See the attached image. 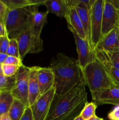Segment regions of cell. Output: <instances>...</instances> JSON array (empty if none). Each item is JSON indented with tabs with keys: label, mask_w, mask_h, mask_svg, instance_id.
<instances>
[{
	"label": "cell",
	"mask_w": 119,
	"mask_h": 120,
	"mask_svg": "<svg viewBox=\"0 0 119 120\" xmlns=\"http://www.w3.org/2000/svg\"><path fill=\"white\" fill-rule=\"evenodd\" d=\"M87 102L84 82L65 94H55L45 120H73L80 115Z\"/></svg>",
	"instance_id": "obj_1"
},
{
	"label": "cell",
	"mask_w": 119,
	"mask_h": 120,
	"mask_svg": "<svg viewBox=\"0 0 119 120\" xmlns=\"http://www.w3.org/2000/svg\"><path fill=\"white\" fill-rule=\"evenodd\" d=\"M49 68L54 74L56 94H65L84 82L78 60L65 54L57 53Z\"/></svg>",
	"instance_id": "obj_2"
},
{
	"label": "cell",
	"mask_w": 119,
	"mask_h": 120,
	"mask_svg": "<svg viewBox=\"0 0 119 120\" xmlns=\"http://www.w3.org/2000/svg\"><path fill=\"white\" fill-rule=\"evenodd\" d=\"M81 71L84 83L89 89L92 96L115 86L96 57L93 62L88 64Z\"/></svg>",
	"instance_id": "obj_3"
},
{
	"label": "cell",
	"mask_w": 119,
	"mask_h": 120,
	"mask_svg": "<svg viewBox=\"0 0 119 120\" xmlns=\"http://www.w3.org/2000/svg\"><path fill=\"white\" fill-rule=\"evenodd\" d=\"M37 6L19 9H8L5 21L6 32L9 39L18 36L30 28V18L33 12L38 10Z\"/></svg>",
	"instance_id": "obj_4"
},
{
	"label": "cell",
	"mask_w": 119,
	"mask_h": 120,
	"mask_svg": "<svg viewBox=\"0 0 119 120\" xmlns=\"http://www.w3.org/2000/svg\"><path fill=\"white\" fill-rule=\"evenodd\" d=\"M105 0H95L90 10L91 47L95 52L97 45L102 38V22Z\"/></svg>",
	"instance_id": "obj_5"
},
{
	"label": "cell",
	"mask_w": 119,
	"mask_h": 120,
	"mask_svg": "<svg viewBox=\"0 0 119 120\" xmlns=\"http://www.w3.org/2000/svg\"><path fill=\"white\" fill-rule=\"evenodd\" d=\"M16 39L18 44L20 59L22 60L28 53H37L43 49V40L40 36L32 35L30 28L18 36Z\"/></svg>",
	"instance_id": "obj_6"
},
{
	"label": "cell",
	"mask_w": 119,
	"mask_h": 120,
	"mask_svg": "<svg viewBox=\"0 0 119 120\" xmlns=\"http://www.w3.org/2000/svg\"><path fill=\"white\" fill-rule=\"evenodd\" d=\"M31 67H27L23 64L19 69L16 77V83L11 91L14 98L21 101L28 106L29 97V79Z\"/></svg>",
	"instance_id": "obj_7"
},
{
	"label": "cell",
	"mask_w": 119,
	"mask_h": 120,
	"mask_svg": "<svg viewBox=\"0 0 119 120\" xmlns=\"http://www.w3.org/2000/svg\"><path fill=\"white\" fill-rule=\"evenodd\" d=\"M56 94L55 87L39 98L29 107L31 109L34 120H45Z\"/></svg>",
	"instance_id": "obj_8"
},
{
	"label": "cell",
	"mask_w": 119,
	"mask_h": 120,
	"mask_svg": "<svg viewBox=\"0 0 119 120\" xmlns=\"http://www.w3.org/2000/svg\"><path fill=\"white\" fill-rule=\"evenodd\" d=\"M119 10L108 0H105L102 22V38L118 25Z\"/></svg>",
	"instance_id": "obj_9"
},
{
	"label": "cell",
	"mask_w": 119,
	"mask_h": 120,
	"mask_svg": "<svg viewBox=\"0 0 119 120\" xmlns=\"http://www.w3.org/2000/svg\"><path fill=\"white\" fill-rule=\"evenodd\" d=\"M75 41L78 53V62L81 70L95 60V52L93 51L87 41L83 39L75 33L72 32Z\"/></svg>",
	"instance_id": "obj_10"
},
{
	"label": "cell",
	"mask_w": 119,
	"mask_h": 120,
	"mask_svg": "<svg viewBox=\"0 0 119 120\" xmlns=\"http://www.w3.org/2000/svg\"><path fill=\"white\" fill-rule=\"evenodd\" d=\"M96 50L106 52H119V29L118 25L103 36L97 45Z\"/></svg>",
	"instance_id": "obj_11"
},
{
	"label": "cell",
	"mask_w": 119,
	"mask_h": 120,
	"mask_svg": "<svg viewBox=\"0 0 119 120\" xmlns=\"http://www.w3.org/2000/svg\"><path fill=\"white\" fill-rule=\"evenodd\" d=\"M93 102L97 105L103 104L119 105V88L113 86L92 96Z\"/></svg>",
	"instance_id": "obj_12"
},
{
	"label": "cell",
	"mask_w": 119,
	"mask_h": 120,
	"mask_svg": "<svg viewBox=\"0 0 119 120\" xmlns=\"http://www.w3.org/2000/svg\"><path fill=\"white\" fill-rule=\"evenodd\" d=\"M37 80L40 96L54 87V74L49 67L41 68L37 66Z\"/></svg>",
	"instance_id": "obj_13"
},
{
	"label": "cell",
	"mask_w": 119,
	"mask_h": 120,
	"mask_svg": "<svg viewBox=\"0 0 119 120\" xmlns=\"http://www.w3.org/2000/svg\"><path fill=\"white\" fill-rule=\"evenodd\" d=\"M65 18L67 22L68 28L71 32L75 33L82 39L87 41L82 23L75 8H68V11Z\"/></svg>",
	"instance_id": "obj_14"
},
{
	"label": "cell",
	"mask_w": 119,
	"mask_h": 120,
	"mask_svg": "<svg viewBox=\"0 0 119 120\" xmlns=\"http://www.w3.org/2000/svg\"><path fill=\"white\" fill-rule=\"evenodd\" d=\"M96 57L98 60L101 62L102 65L103 66L108 77L112 83H113L116 87L119 88V70L114 68L109 60L106 55L104 54L103 51L99 50H95Z\"/></svg>",
	"instance_id": "obj_15"
},
{
	"label": "cell",
	"mask_w": 119,
	"mask_h": 120,
	"mask_svg": "<svg viewBox=\"0 0 119 120\" xmlns=\"http://www.w3.org/2000/svg\"><path fill=\"white\" fill-rule=\"evenodd\" d=\"M40 96L37 80V66L31 67L29 79V97L28 107H30Z\"/></svg>",
	"instance_id": "obj_16"
},
{
	"label": "cell",
	"mask_w": 119,
	"mask_h": 120,
	"mask_svg": "<svg viewBox=\"0 0 119 120\" xmlns=\"http://www.w3.org/2000/svg\"><path fill=\"white\" fill-rule=\"evenodd\" d=\"M49 12H39L35 11L32 13L30 18V29L32 35L36 36H40L42 29L46 22Z\"/></svg>",
	"instance_id": "obj_17"
},
{
	"label": "cell",
	"mask_w": 119,
	"mask_h": 120,
	"mask_svg": "<svg viewBox=\"0 0 119 120\" xmlns=\"http://www.w3.org/2000/svg\"><path fill=\"white\" fill-rule=\"evenodd\" d=\"M44 5L49 13H52L60 18H65L68 8L65 0H46Z\"/></svg>",
	"instance_id": "obj_18"
},
{
	"label": "cell",
	"mask_w": 119,
	"mask_h": 120,
	"mask_svg": "<svg viewBox=\"0 0 119 120\" xmlns=\"http://www.w3.org/2000/svg\"><path fill=\"white\" fill-rule=\"evenodd\" d=\"M9 10L26 8L30 6L38 7L44 5L46 0H2Z\"/></svg>",
	"instance_id": "obj_19"
},
{
	"label": "cell",
	"mask_w": 119,
	"mask_h": 120,
	"mask_svg": "<svg viewBox=\"0 0 119 120\" xmlns=\"http://www.w3.org/2000/svg\"><path fill=\"white\" fill-rule=\"evenodd\" d=\"M24 103L18 99L14 98L11 107L8 114L13 120H20L23 116L27 107Z\"/></svg>",
	"instance_id": "obj_20"
},
{
	"label": "cell",
	"mask_w": 119,
	"mask_h": 120,
	"mask_svg": "<svg viewBox=\"0 0 119 120\" xmlns=\"http://www.w3.org/2000/svg\"><path fill=\"white\" fill-rule=\"evenodd\" d=\"M14 98L10 92H3L0 94V117L7 114L14 101Z\"/></svg>",
	"instance_id": "obj_21"
},
{
	"label": "cell",
	"mask_w": 119,
	"mask_h": 120,
	"mask_svg": "<svg viewBox=\"0 0 119 120\" xmlns=\"http://www.w3.org/2000/svg\"><path fill=\"white\" fill-rule=\"evenodd\" d=\"M17 74L11 77L0 75V93L11 92L15 86Z\"/></svg>",
	"instance_id": "obj_22"
},
{
	"label": "cell",
	"mask_w": 119,
	"mask_h": 120,
	"mask_svg": "<svg viewBox=\"0 0 119 120\" xmlns=\"http://www.w3.org/2000/svg\"><path fill=\"white\" fill-rule=\"evenodd\" d=\"M98 105L94 102H91V103L87 102L79 116L84 120H88L91 117L96 115L95 111Z\"/></svg>",
	"instance_id": "obj_23"
},
{
	"label": "cell",
	"mask_w": 119,
	"mask_h": 120,
	"mask_svg": "<svg viewBox=\"0 0 119 120\" xmlns=\"http://www.w3.org/2000/svg\"><path fill=\"white\" fill-rule=\"evenodd\" d=\"M7 54L8 56H15V57L20 58L18 44V42L16 39H10L9 46L7 49Z\"/></svg>",
	"instance_id": "obj_24"
},
{
	"label": "cell",
	"mask_w": 119,
	"mask_h": 120,
	"mask_svg": "<svg viewBox=\"0 0 119 120\" xmlns=\"http://www.w3.org/2000/svg\"><path fill=\"white\" fill-rule=\"evenodd\" d=\"M104 53L111 64L115 68L119 70V52H106L102 50Z\"/></svg>",
	"instance_id": "obj_25"
},
{
	"label": "cell",
	"mask_w": 119,
	"mask_h": 120,
	"mask_svg": "<svg viewBox=\"0 0 119 120\" xmlns=\"http://www.w3.org/2000/svg\"><path fill=\"white\" fill-rule=\"evenodd\" d=\"M21 67L15 65H10V64H2V69L3 75L8 77H11L16 75L19 69Z\"/></svg>",
	"instance_id": "obj_26"
},
{
	"label": "cell",
	"mask_w": 119,
	"mask_h": 120,
	"mask_svg": "<svg viewBox=\"0 0 119 120\" xmlns=\"http://www.w3.org/2000/svg\"><path fill=\"white\" fill-rule=\"evenodd\" d=\"M9 39L8 36H0V53H7V49L9 44Z\"/></svg>",
	"instance_id": "obj_27"
},
{
	"label": "cell",
	"mask_w": 119,
	"mask_h": 120,
	"mask_svg": "<svg viewBox=\"0 0 119 120\" xmlns=\"http://www.w3.org/2000/svg\"><path fill=\"white\" fill-rule=\"evenodd\" d=\"M4 64L15 65L19 67H21L23 65V62L21 59L12 56H8Z\"/></svg>",
	"instance_id": "obj_28"
},
{
	"label": "cell",
	"mask_w": 119,
	"mask_h": 120,
	"mask_svg": "<svg viewBox=\"0 0 119 120\" xmlns=\"http://www.w3.org/2000/svg\"><path fill=\"white\" fill-rule=\"evenodd\" d=\"M8 9L6 5L0 0V22L5 26V21L6 15Z\"/></svg>",
	"instance_id": "obj_29"
},
{
	"label": "cell",
	"mask_w": 119,
	"mask_h": 120,
	"mask_svg": "<svg viewBox=\"0 0 119 120\" xmlns=\"http://www.w3.org/2000/svg\"><path fill=\"white\" fill-rule=\"evenodd\" d=\"M107 117L110 120H119V105H115L114 109L108 114Z\"/></svg>",
	"instance_id": "obj_30"
},
{
	"label": "cell",
	"mask_w": 119,
	"mask_h": 120,
	"mask_svg": "<svg viewBox=\"0 0 119 120\" xmlns=\"http://www.w3.org/2000/svg\"><path fill=\"white\" fill-rule=\"evenodd\" d=\"M20 120H34L31 109L29 107H27L23 116Z\"/></svg>",
	"instance_id": "obj_31"
},
{
	"label": "cell",
	"mask_w": 119,
	"mask_h": 120,
	"mask_svg": "<svg viewBox=\"0 0 119 120\" xmlns=\"http://www.w3.org/2000/svg\"><path fill=\"white\" fill-rule=\"evenodd\" d=\"M7 35V32H6L5 28V26L0 22V36H5Z\"/></svg>",
	"instance_id": "obj_32"
},
{
	"label": "cell",
	"mask_w": 119,
	"mask_h": 120,
	"mask_svg": "<svg viewBox=\"0 0 119 120\" xmlns=\"http://www.w3.org/2000/svg\"><path fill=\"white\" fill-rule=\"evenodd\" d=\"M8 55L7 53H0V63L1 64H4L5 61L6 59L7 58Z\"/></svg>",
	"instance_id": "obj_33"
},
{
	"label": "cell",
	"mask_w": 119,
	"mask_h": 120,
	"mask_svg": "<svg viewBox=\"0 0 119 120\" xmlns=\"http://www.w3.org/2000/svg\"><path fill=\"white\" fill-rule=\"evenodd\" d=\"M116 9L119 10V0H108Z\"/></svg>",
	"instance_id": "obj_34"
},
{
	"label": "cell",
	"mask_w": 119,
	"mask_h": 120,
	"mask_svg": "<svg viewBox=\"0 0 119 120\" xmlns=\"http://www.w3.org/2000/svg\"><path fill=\"white\" fill-rule=\"evenodd\" d=\"M1 120H13L9 117V116L8 115V114H5L2 115V116H1Z\"/></svg>",
	"instance_id": "obj_35"
},
{
	"label": "cell",
	"mask_w": 119,
	"mask_h": 120,
	"mask_svg": "<svg viewBox=\"0 0 119 120\" xmlns=\"http://www.w3.org/2000/svg\"><path fill=\"white\" fill-rule=\"evenodd\" d=\"M88 120H103V119L102 118H99V117H98L97 116L94 115V116L91 117V118H89Z\"/></svg>",
	"instance_id": "obj_36"
},
{
	"label": "cell",
	"mask_w": 119,
	"mask_h": 120,
	"mask_svg": "<svg viewBox=\"0 0 119 120\" xmlns=\"http://www.w3.org/2000/svg\"><path fill=\"white\" fill-rule=\"evenodd\" d=\"M73 120H85L83 119V118H82V117H80V116H78V117H76V118H74V119Z\"/></svg>",
	"instance_id": "obj_37"
},
{
	"label": "cell",
	"mask_w": 119,
	"mask_h": 120,
	"mask_svg": "<svg viewBox=\"0 0 119 120\" xmlns=\"http://www.w3.org/2000/svg\"><path fill=\"white\" fill-rule=\"evenodd\" d=\"M0 75H3L2 73V64L0 63Z\"/></svg>",
	"instance_id": "obj_38"
},
{
	"label": "cell",
	"mask_w": 119,
	"mask_h": 120,
	"mask_svg": "<svg viewBox=\"0 0 119 120\" xmlns=\"http://www.w3.org/2000/svg\"><path fill=\"white\" fill-rule=\"evenodd\" d=\"M118 27H119V23H118Z\"/></svg>",
	"instance_id": "obj_39"
},
{
	"label": "cell",
	"mask_w": 119,
	"mask_h": 120,
	"mask_svg": "<svg viewBox=\"0 0 119 120\" xmlns=\"http://www.w3.org/2000/svg\"><path fill=\"white\" fill-rule=\"evenodd\" d=\"M0 120H1V117H0Z\"/></svg>",
	"instance_id": "obj_40"
},
{
	"label": "cell",
	"mask_w": 119,
	"mask_h": 120,
	"mask_svg": "<svg viewBox=\"0 0 119 120\" xmlns=\"http://www.w3.org/2000/svg\"><path fill=\"white\" fill-rule=\"evenodd\" d=\"M0 94H1V93H0Z\"/></svg>",
	"instance_id": "obj_41"
}]
</instances>
